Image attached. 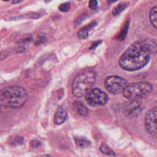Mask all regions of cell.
<instances>
[{
  "mask_svg": "<svg viewBox=\"0 0 157 157\" xmlns=\"http://www.w3.org/2000/svg\"><path fill=\"white\" fill-rule=\"evenodd\" d=\"M156 51L155 39H145L132 44L119 60V64L125 70L135 71L147 64L150 55Z\"/></svg>",
  "mask_w": 157,
  "mask_h": 157,
  "instance_id": "1",
  "label": "cell"
},
{
  "mask_svg": "<svg viewBox=\"0 0 157 157\" xmlns=\"http://www.w3.org/2000/svg\"><path fill=\"white\" fill-rule=\"evenodd\" d=\"M27 90L21 86L13 85L0 92V106L11 109L23 107L28 100Z\"/></svg>",
  "mask_w": 157,
  "mask_h": 157,
  "instance_id": "2",
  "label": "cell"
},
{
  "mask_svg": "<svg viewBox=\"0 0 157 157\" xmlns=\"http://www.w3.org/2000/svg\"><path fill=\"white\" fill-rule=\"evenodd\" d=\"M96 80V73L91 69H86L79 73L73 83V92L77 98L84 96L92 89Z\"/></svg>",
  "mask_w": 157,
  "mask_h": 157,
  "instance_id": "3",
  "label": "cell"
},
{
  "mask_svg": "<svg viewBox=\"0 0 157 157\" xmlns=\"http://www.w3.org/2000/svg\"><path fill=\"white\" fill-rule=\"evenodd\" d=\"M153 90V85L147 82H141L128 84L123 92L125 98L130 100H137L149 96Z\"/></svg>",
  "mask_w": 157,
  "mask_h": 157,
  "instance_id": "4",
  "label": "cell"
},
{
  "mask_svg": "<svg viewBox=\"0 0 157 157\" xmlns=\"http://www.w3.org/2000/svg\"><path fill=\"white\" fill-rule=\"evenodd\" d=\"M85 100L91 106H102L108 102V95L98 88H92L85 95Z\"/></svg>",
  "mask_w": 157,
  "mask_h": 157,
  "instance_id": "5",
  "label": "cell"
},
{
  "mask_svg": "<svg viewBox=\"0 0 157 157\" xmlns=\"http://www.w3.org/2000/svg\"><path fill=\"white\" fill-rule=\"evenodd\" d=\"M128 85L127 80L117 76H109L105 80L106 89L114 95L123 93Z\"/></svg>",
  "mask_w": 157,
  "mask_h": 157,
  "instance_id": "6",
  "label": "cell"
},
{
  "mask_svg": "<svg viewBox=\"0 0 157 157\" xmlns=\"http://www.w3.org/2000/svg\"><path fill=\"white\" fill-rule=\"evenodd\" d=\"M157 108L154 107L150 109L145 117V128L146 131L152 136L156 137V119Z\"/></svg>",
  "mask_w": 157,
  "mask_h": 157,
  "instance_id": "7",
  "label": "cell"
},
{
  "mask_svg": "<svg viewBox=\"0 0 157 157\" xmlns=\"http://www.w3.org/2000/svg\"><path fill=\"white\" fill-rule=\"evenodd\" d=\"M143 110V104L140 101L131 100L128 102L124 107V111L128 116L134 117L138 116Z\"/></svg>",
  "mask_w": 157,
  "mask_h": 157,
  "instance_id": "8",
  "label": "cell"
},
{
  "mask_svg": "<svg viewBox=\"0 0 157 157\" xmlns=\"http://www.w3.org/2000/svg\"><path fill=\"white\" fill-rule=\"evenodd\" d=\"M68 113L62 107H60L57 110L54 115V123L56 125H61L67 120Z\"/></svg>",
  "mask_w": 157,
  "mask_h": 157,
  "instance_id": "9",
  "label": "cell"
},
{
  "mask_svg": "<svg viewBox=\"0 0 157 157\" xmlns=\"http://www.w3.org/2000/svg\"><path fill=\"white\" fill-rule=\"evenodd\" d=\"M73 108L76 112L82 117H86L89 114V110L84 104L79 101H76L73 102Z\"/></svg>",
  "mask_w": 157,
  "mask_h": 157,
  "instance_id": "10",
  "label": "cell"
},
{
  "mask_svg": "<svg viewBox=\"0 0 157 157\" xmlns=\"http://www.w3.org/2000/svg\"><path fill=\"white\" fill-rule=\"evenodd\" d=\"M96 25V22H92L90 24L85 26V27L80 29L77 34L78 38L80 39H85L89 36V32L92 28H93Z\"/></svg>",
  "mask_w": 157,
  "mask_h": 157,
  "instance_id": "11",
  "label": "cell"
},
{
  "mask_svg": "<svg viewBox=\"0 0 157 157\" xmlns=\"http://www.w3.org/2000/svg\"><path fill=\"white\" fill-rule=\"evenodd\" d=\"M74 140L77 146L80 148H87L91 145V142L83 137H75Z\"/></svg>",
  "mask_w": 157,
  "mask_h": 157,
  "instance_id": "12",
  "label": "cell"
},
{
  "mask_svg": "<svg viewBox=\"0 0 157 157\" xmlns=\"http://www.w3.org/2000/svg\"><path fill=\"white\" fill-rule=\"evenodd\" d=\"M150 20L152 26L155 28H157V7L154 6L150 12Z\"/></svg>",
  "mask_w": 157,
  "mask_h": 157,
  "instance_id": "13",
  "label": "cell"
},
{
  "mask_svg": "<svg viewBox=\"0 0 157 157\" xmlns=\"http://www.w3.org/2000/svg\"><path fill=\"white\" fill-rule=\"evenodd\" d=\"M100 150L101 152L107 155H110V156H113L115 155L114 152L106 144H102L101 146H100Z\"/></svg>",
  "mask_w": 157,
  "mask_h": 157,
  "instance_id": "14",
  "label": "cell"
},
{
  "mask_svg": "<svg viewBox=\"0 0 157 157\" xmlns=\"http://www.w3.org/2000/svg\"><path fill=\"white\" fill-rule=\"evenodd\" d=\"M127 4H120L118 6H117L112 11V14L114 15H117L119 14H120L122 11H124L127 7Z\"/></svg>",
  "mask_w": 157,
  "mask_h": 157,
  "instance_id": "15",
  "label": "cell"
},
{
  "mask_svg": "<svg viewBox=\"0 0 157 157\" xmlns=\"http://www.w3.org/2000/svg\"><path fill=\"white\" fill-rule=\"evenodd\" d=\"M59 10L63 12H68L71 9V4L69 3H65L63 4H61L59 8Z\"/></svg>",
  "mask_w": 157,
  "mask_h": 157,
  "instance_id": "16",
  "label": "cell"
},
{
  "mask_svg": "<svg viewBox=\"0 0 157 157\" xmlns=\"http://www.w3.org/2000/svg\"><path fill=\"white\" fill-rule=\"evenodd\" d=\"M128 28V23L127 24V26L125 27L124 30H122L121 33L120 34V35L118 36V39L120 40L124 39L126 36V34L127 33V30Z\"/></svg>",
  "mask_w": 157,
  "mask_h": 157,
  "instance_id": "17",
  "label": "cell"
},
{
  "mask_svg": "<svg viewBox=\"0 0 157 157\" xmlns=\"http://www.w3.org/2000/svg\"><path fill=\"white\" fill-rule=\"evenodd\" d=\"M98 6L97 0H90L89 2V8L91 9H95Z\"/></svg>",
  "mask_w": 157,
  "mask_h": 157,
  "instance_id": "18",
  "label": "cell"
},
{
  "mask_svg": "<svg viewBox=\"0 0 157 157\" xmlns=\"http://www.w3.org/2000/svg\"><path fill=\"white\" fill-rule=\"evenodd\" d=\"M41 146V143L37 140H33L31 142V146L34 148H38Z\"/></svg>",
  "mask_w": 157,
  "mask_h": 157,
  "instance_id": "19",
  "label": "cell"
},
{
  "mask_svg": "<svg viewBox=\"0 0 157 157\" xmlns=\"http://www.w3.org/2000/svg\"><path fill=\"white\" fill-rule=\"evenodd\" d=\"M101 41H96V42H95V43H93V45L92 46V47L90 48L91 49H94V48H95L98 45H99V44H101Z\"/></svg>",
  "mask_w": 157,
  "mask_h": 157,
  "instance_id": "20",
  "label": "cell"
},
{
  "mask_svg": "<svg viewBox=\"0 0 157 157\" xmlns=\"http://www.w3.org/2000/svg\"><path fill=\"white\" fill-rule=\"evenodd\" d=\"M24 0H13L12 3L14 4V5H17V4L20 3L21 2H24Z\"/></svg>",
  "mask_w": 157,
  "mask_h": 157,
  "instance_id": "21",
  "label": "cell"
},
{
  "mask_svg": "<svg viewBox=\"0 0 157 157\" xmlns=\"http://www.w3.org/2000/svg\"><path fill=\"white\" fill-rule=\"evenodd\" d=\"M39 157H53V156H52L50 155H43L40 156Z\"/></svg>",
  "mask_w": 157,
  "mask_h": 157,
  "instance_id": "22",
  "label": "cell"
},
{
  "mask_svg": "<svg viewBox=\"0 0 157 157\" xmlns=\"http://www.w3.org/2000/svg\"><path fill=\"white\" fill-rule=\"evenodd\" d=\"M117 1H118V0H109V1L108 2H109V4H111V3H114V2H117Z\"/></svg>",
  "mask_w": 157,
  "mask_h": 157,
  "instance_id": "23",
  "label": "cell"
},
{
  "mask_svg": "<svg viewBox=\"0 0 157 157\" xmlns=\"http://www.w3.org/2000/svg\"><path fill=\"white\" fill-rule=\"evenodd\" d=\"M51 1V0H46V2H47V3H48V2H50Z\"/></svg>",
  "mask_w": 157,
  "mask_h": 157,
  "instance_id": "24",
  "label": "cell"
},
{
  "mask_svg": "<svg viewBox=\"0 0 157 157\" xmlns=\"http://www.w3.org/2000/svg\"><path fill=\"white\" fill-rule=\"evenodd\" d=\"M3 1H5V2H9V1H10V0H3Z\"/></svg>",
  "mask_w": 157,
  "mask_h": 157,
  "instance_id": "25",
  "label": "cell"
},
{
  "mask_svg": "<svg viewBox=\"0 0 157 157\" xmlns=\"http://www.w3.org/2000/svg\"><path fill=\"white\" fill-rule=\"evenodd\" d=\"M0 114H1V107H0Z\"/></svg>",
  "mask_w": 157,
  "mask_h": 157,
  "instance_id": "26",
  "label": "cell"
},
{
  "mask_svg": "<svg viewBox=\"0 0 157 157\" xmlns=\"http://www.w3.org/2000/svg\"><path fill=\"white\" fill-rule=\"evenodd\" d=\"M79 1H81V0H79Z\"/></svg>",
  "mask_w": 157,
  "mask_h": 157,
  "instance_id": "27",
  "label": "cell"
}]
</instances>
